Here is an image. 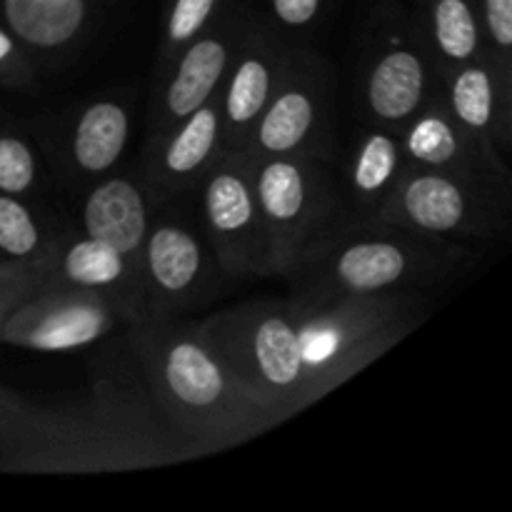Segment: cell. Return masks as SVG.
I'll return each mask as SVG.
<instances>
[{
  "mask_svg": "<svg viewBox=\"0 0 512 512\" xmlns=\"http://www.w3.org/2000/svg\"><path fill=\"white\" fill-rule=\"evenodd\" d=\"M233 378L283 420L368 368L420 323L413 293L255 298L193 320Z\"/></svg>",
  "mask_w": 512,
  "mask_h": 512,
  "instance_id": "obj_1",
  "label": "cell"
},
{
  "mask_svg": "<svg viewBox=\"0 0 512 512\" xmlns=\"http://www.w3.org/2000/svg\"><path fill=\"white\" fill-rule=\"evenodd\" d=\"M195 458L150 393L123 333L90 363L88 398L53 408L45 433L28 448L0 458V468L33 475L133 473Z\"/></svg>",
  "mask_w": 512,
  "mask_h": 512,
  "instance_id": "obj_2",
  "label": "cell"
},
{
  "mask_svg": "<svg viewBox=\"0 0 512 512\" xmlns=\"http://www.w3.org/2000/svg\"><path fill=\"white\" fill-rule=\"evenodd\" d=\"M125 338L153 398L198 458L248 443L285 423L233 378L193 320H140L128 325Z\"/></svg>",
  "mask_w": 512,
  "mask_h": 512,
  "instance_id": "obj_3",
  "label": "cell"
},
{
  "mask_svg": "<svg viewBox=\"0 0 512 512\" xmlns=\"http://www.w3.org/2000/svg\"><path fill=\"white\" fill-rule=\"evenodd\" d=\"M470 253L473 250L465 240L440 238L395 223H358L285 280L290 295L305 303L418 293L453 278L465 268Z\"/></svg>",
  "mask_w": 512,
  "mask_h": 512,
  "instance_id": "obj_4",
  "label": "cell"
},
{
  "mask_svg": "<svg viewBox=\"0 0 512 512\" xmlns=\"http://www.w3.org/2000/svg\"><path fill=\"white\" fill-rule=\"evenodd\" d=\"M253 183L275 278H288L358 225L333 160L258 158L253 160Z\"/></svg>",
  "mask_w": 512,
  "mask_h": 512,
  "instance_id": "obj_5",
  "label": "cell"
},
{
  "mask_svg": "<svg viewBox=\"0 0 512 512\" xmlns=\"http://www.w3.org/2000/svg\"><path fill=\"white\" fill-rule=\"evenodd\" d=\"M338 75L318 50L290 40L283 73L268 108L250 133L245 153L253 160L275 155H310L338 160L335 143Z\"/></svg>",
  "mask_w": 512,
  "mask_h": 512,
  "instance_id": "obj_6",
  "label": "cell"
},
{
  "mask_svg": "<svg viewBox=\"0 0 512 512\" xmlns=\"http://www.w3.org/2000/svg\"><path fill=\"white\" fill-rule=\"evenodd\" d=\"M512 185L408 165L370 223H395L453 240H490L508 230Z\"/></svg>",
  "mask_w": 512,
  "mask_h": 512,
  "instance_id": "obj_7",
  "label": "cell"
},
{
  "mask_svg": "<svg viewBox=\"0 0 512 512\" xmlns=\"http://www.w3.org/2000/svg\"><path fill=\"white\" fill-rule=\"evenodd\" d=\"M440 95V73L418 20L388 18L360 45L358 103L368 125L398 130Z\"/></svg>",
  "mask_w": 512,
  "mask_h": 512,
  "instance_id": "obj_8",
  "label": "cell"
},
{
  "mask_svg": "<svg viewBox=\"0 0 512 512\" xmlns=\"http://www.w3.org/2000/svg\"><path fill=\"white\" fill-rule=\"evenodd\" d=\"M203 235L228 278L273 275L268 240L255 200L253 158L225 153L198 188Z\"/></svg>",
  "mask_w": 512,
  "mask_h": 512,
  "instance_id": "obj_9",
  "label": "cell"
},
{
  "mask_svg": "<svg viewBox=\"0 0 512 512\" xmlns=\"http://www.w3.org/2000/svg\"><path fill=\"white\" fill-rule=\"evenodd\" d=\"M138 270L143 320L180 318L185 310L198 308L213 295L218 278H228L205 235L170 215L153 218Z\"/></svg>",
  "mask_w": 512,
  "mask_h": 512,
  "instance_id": "obj_10",
  "label": "cell"
},
{
  "mask_svg": "<svg viewBox=\"0 0 512 512\" xmlns=\"http://www.w3.org/2000/svg\"><path fill=\"white\" fill-rule=\"evenodd\" d=\"M250 23V18L233 13L220 15L155 73L148 138L188 118L218 95Z\"/></svg>",
  "mask_w": 512,
  "mask_h": 512,
  "instance_id": "obj_11",
  "label": "cell"
},
{
  "mask_svg": "<svg viewBox=\"0 0 512 512\" xmlns=\"http://www.w3.org/2000/svg\"><path fill=\"white\" fill-rule=\"evenodd\" d=\"M110 300L90 290H38L8 318L0 343L33 353H68L90 348L118 328Z\"/></svg>",
  "mask_w": 512,
  "mask_h": 512,
  "instance_id": "obj_12",
  "label": "cell"
},
{
  "mask_svg": "<svg viewBox=\"0 0 512 512\" xmlns=\"http://www.w3.org/2000/svg\"><path fill=\"white\" fill-rule=\"evenodd\" d=\"M288 48L290 40L278 30L263 23H250L233 65L215 95L223 130V153L245 150L255 123L273 98Z\"/></svg>",
  "mask_w": 512,
  "mask_h": 512,
  "instance_id": "obj_13",
  "label": "cell"
},
{
  "mask_svg": "<svg viewBox=\"0 0 512 512\" xmlns=\"http://www.w3.org/2000/svg\"><path fill=\"white\" fill-rule=\"evenodd\" d=\"M223 155L220 110L213 98L163 133L150 135L138 175L160 205L200 188Z\"/></svg>",
  "mask_w": 512,
  "mask_h": 512,
  "instance_id": "obj_14",
  "label": "cell"
},
{
  "mask_svg": "<svg viewBox=\"0 0 512 512\" xmlns=\"http://www.w3.org/2000/svg\"><path fill=\"white\" fill-rule=\"evenodd\" d=\"M48 288H75L103 295L128 325L145 318L138 265L110 243L85 233L60 235L45 258L40 290Z\"/></svg>",
  "mask_w": 512,
  "mask_h": 512,
  "instance_id": "obj_15",
  "label": "cell"
},
{
  "mask_svg": "<svg viewBox=\"0 0 512 512\" xmlns=\"http://www.w3.org/2000/svg\"><path fill=\"white\" fill-rule=\"evenodd\" d=\"M400 143H403L405 160L415 168L512 185L508 160L468 133L453 118L440 95L400 128Z\"/></svg>",
  "mask_w": 512,
  "mask_h": 512,
  "instance_id": "obj_16",
  "label": "cell"
},
{
  "mask_svg": "<svg viewBox=\"0 0 512 512\" xmlns=\"http://www.w3.org/2000/svg\"><path fill=\"white\" fill-rule=\"evenodd\" d=\"M440 98L468 133L500 155L512 140V73L488 53L440 75Z\"/></svg>",
  "mask_w": 512,
  "mask_h": 512,
  "instance_id": "obj_17",
  "label": "cell"
},
{
  "mask_svg": "<svg viewBox=\"0 0 512 512\" xmlns=\"http://www.w3.org/2000/svg\"><path fill=\"white\" fill-rule=\"evenodd\" d=\"M0 23L45 73L70 58L88 38L93 0H0Z\"/></svg>",
  "mask_w": 512,
  "mask_h": 512,
  "instance_id": "obj_18",
  "label": "cell"
},
{
  "mask_svg": "<svg viewBox=\"0 0 512 512\" xmlns=\"http://www.w3.org/2000/svg\"><path fill=\"white\" fill-rule=\"evenodd\" d=\"M155 198L140 175H103L93 180L83 198V233L118 248L138 265L155 218Z\"/></svg>",
  "mask_w": 512,
  "mask_h": 512,
  "instance_id": "obj_19",
  "label": "cell"
},
{
  "mask_svg": "<svg viewBox=\"0 0 512 512\" xmlns=\"http://www.w3.org/2000/svg\"><path fill=\"white\" fill-rule=\"evenodd\" d=\"M358 223H370L408 168L398 130L365 125L343 160H335Z\"/></svg>",
  "mask_w": 512,
  "mask_h": 512,
  "instance_id": "obj_20",
  "label": "cell"
},
{
  "mask_svg": "<svg viewBox=\"0 0 512 512\" xmlns=\"http://www.w3.org/2000/svg\"><path fill=\"white\" fill-rule=\"evenodd\" d=\"M130 108L123 98L103 95L85 103L63 135V160L70 173L98 180L113 173L130 143Z\"/></svg>",
  "mask_w": 512,
  "mask_h": 512,
  "instance_id": "obj_21",
  "label": "cell"
},
{
  "mask_svg": "<svg viewBox=\"0 0 512 512\" xmlns=\"http://www.w3.org/2000/svg\"><path fill=\"white\" fill-rule=\"evenodd\" d=\"M418 28L440 75L485 55L475 0H425Z\"/></svg>",
  "mask_w": 512,
  "mask_h": 512,
  "instance_id": "obj_22",
  "label": "cell"
},
{
  "mask_svg": "<svg viewBox=\"0 0 512 512\" xmlns=\"http://www.w3.org/2000/svg\"><path fill=\"white\" fill-rule=\"evenodd\" d=\"M63 233H55L25 198L0 193V260L38 263Z\"/></svg>",
  "mask_w": 512,
  "mask_h": 512,
  "instance_id": "obj_23",
  "label": "cell"
},
{
  "mask_svg": "<svg viewBox=\"0 0 512 512\" xmlns=\"http://www.w3.org/2000/svg\"><path fill=\"white\" fill-rule=\"evenodd\" d=\"M53 420V408L28 403L0 385V458L33 445Z\"/></svg>",
  "mask_w": 512,
  "mask_h": 512,
  "instance_id": "obj_24",
  "label": "cell"
},
{
  "mask_svg": "<svg viewBox=\"0 0 512 512\" xmlns=\"http://www.w3.org/2000/svg\"><path fill=\"white\" fill-rule=\"evenodd\" d=\"M225 0H170L168 15L163 25V40L158 48V65L155 73L183 48L188 40L203 33L210 23L220 18Z\"/></svg>",
  "mask_w": 512,
  "mask_h": 512,
  "instance_id": "obj_25",
  "label": "cell"
},
{
  "mask_svg": "<svg viewBox=\"0 0 512 512\" xmlns=\"http://www.w3.org/2000/svg\"><path fill=\"white\" fill-rule=\"evenodd\" d=\"M40 188V160L33 145L18 133L0 130V193L33 198Z\"/></svg>",
  "mask_w": 512,
  "mask_h": 512,
  "instance_id": "obj_26",
  "label": "cell"
},
{
  "mask_svg": "<svg viewBox=\"0 0 512 512\" xmlns=\"http://www.w3.org/2000/svg\"><path fill=\"white\" fill-rule=\"evenodd\" d=\"M485 53L512 73V0H475Z\"/></svg>",
  "mask_w": 512,
  "mask_h": 512,
  "instance_id": "obj_27",
  "label": "cell"
},
{
  "mask_svg": "<svg viewBox=\"0 0 512 512\" xmlns=\"http://www.w3.org/2000/svg\"><path fill=\"white\" fill-rule=\"evenodd\" d=\"M45 258L38 260V263H8V260H0V333H3L10 315L40 290Z\"/></svg>",
  "mask_w": 512,
  "mask_h": 512,
  "instance_id": "obj_28",
  "label": "cell"
},
{
  "mask_svg": "<svg viewBox=\"0 0 512 512\" xmlns=\"http://www.w3.org/2000/svg\"><path fill=\"white\" fill-rule=\"evenodd\" d=\"M40 80V68L15 35L0 23V88L30 90Z\"/></svg>",
  "mask_w": 512,
  "mask_h": 512,
  "instance_id": "obj_29",
  "label": "cell"
},
{
  "mask_svg": "<svg viewBox=\"0 0 512 512\" xmlns=\"http://www.w3.org/2000/svg\"><path fill=\"white\" fill-rule=\"evenodd\" d=\"M325 0H270L273 18L283 30H308L318 23Z\"/></svg>",
  "mask_w": 512,
  "mask_h": 512,
  "instance_id": "obj_30",
  "label": "cell"
}]
</instances>
